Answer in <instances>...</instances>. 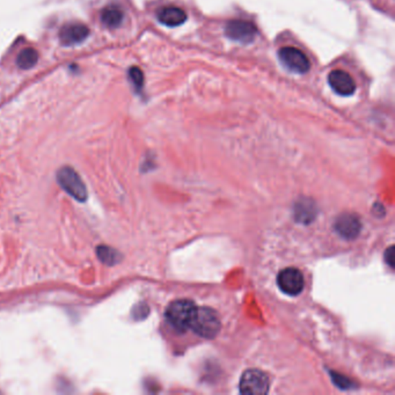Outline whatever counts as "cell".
<instances>
[{"instance_id": "obj_11", "label": "cell", "mask_w": 395, "mask_h": 395, "mask_svg": "<svg viewBox=\"0 0 395 395\" xmlns=\"http://www.w3.org/2000/svg\"><path fill=\"white\" fill-rule=\"evenodd\" d=\"M158 21L166 27H178L187 20V13L176 6H165L157 12Z\"/></svg>"}, {"instance_id": "obj_6", "label": "cell", "mask_w": 395, "mask_h": 395, "mask_svg": "<svg viewBox=\"0 0 395 395\" xmlns=\"http://www.w3.org/2000/svg\"><path fill=\"white\" fill-rule=\"evenodd\" d=\"M257 28L253 22L246 20H231L225 26V35L241 44L253 42L257 37Z\"/></svg>"}, {"instance_id": "obj_12", "label": "cell", "mask_w": 395, "mask_h": 395, "mask_svg": "<svg viewBox=\"0 0 395 395\" xmlns=\"http://www.w3.org/2000/svg\"><path fill=\"white\" fill-rule=\"evenodd\" d=\"M125 19V13L118 5H107L101 11L100 20L106 28L116 29L122 25Z\"/></svg>"}, {"instance_id": "obj_13", "label": "cell", "mask_w": 395, "mask_h": 395, "mask_svg": "<svg viewBox=\"0 0 395 395\" xmlns=\"http://www.w3.org/2000/svg\"><path fill=\"white\" fill-rule=\"evenodd\" d=\"M39 61V53L34 48H26L17 57V66L21 70H29Z\"/></svg>"}, {"instance_id": "obj_7", "label": "cell", "mask_w": 395, "mask_h": 395, "mask_svg": "<svg viewBox=\"0 0 395 395\" xmlns=\"http://www.w3.org/2000/svg\"><path fill=\"white\" fill-rule=\"evenodd\" d=\"M277 284L288 295H298L304 290V276L295 268H285L278 274Z\"/></svg>"}, {"instance_id": "obj_5", "label": "cell", "mask_w": 395, "mask_h": 395, "mask_svg": "<svg viewBox=\"0 0 395 395\" xmlns=\"http://www.w3.org/2000/svg\"><path fill=\"white\" fill-rule=\"evenodd\" d=\"M269 391L267 374L260 370H248L242 374L240 392L242 394L264 395Z\"/></svg>"}, {"instance_id": "obj_8", "label": "cell", "mask_w": 395, "mask_h": 395, "mask_svg": "<svg viewBox=\"0 0 395 395\" xmlns=\"http://www.w3.org/2000/svg\"><path fill=\"white\" fill-rule=\"evenodd\" d=\"M89 36V28L82 22H68L59 30L58 37L65 46H73L84 42Z\"/></svg>"}, {"instance_id": "obj_10", "label": "cell", "mask_w": 395, "mask_h": 395, "mask_svg": "<svg viewBox=\"0 0 395 395\" xmlns=\"http://www.w3.org/2000/svg\"><path fill=\"white\" fill-rule=\"evenodd\" d=\"M362 228L360 218L353 214H343L335 221V231L345 239H355L358 237Z\"/></svg>"}, {"instance_id": "obj_9", "label": "cell", "mask_w": 395, "mask_h": 395, "mask_svg": "<svg viewBox=\"0 0 395 395\" xmlns=\"http://www.w3.org/2000/svg\"><path fill=\"white\" fill-rule=\"evenodd\" d=\"M328 84L336 94L341 96L353 95L356 91V82L348 72L334 70L328 75Z\"/></svg>"}, {"instance_id": "obj_16", "label": "cell", "mask_w": 395, "mask_h": 395, "mask_svg": "<svg viewBox=\"0 0 395 395\" xmlns=\"http://www.w3.org/2000/svg\"><path fill=\"white\" fill-rule=\"evenodd\" d=\"M129 78L131 80L132 85L135 87L137 92H140L143 89V86H144V75H143L142 70L138 68H130L129 70Z\"/></svg>"}, {"instance_id": "obj_3", "label": "cell", "mask_w": 395, "mask_h": 395, "mask_svg": "<svg viewBox=\"0 0 395 395\" xmlns=\"http://www.w3.org/2000/svg\"><path fill=\"white\" fill-rule=\"evenodd\" d=\"M57 181L62 188L78 202L87 200V188L82 178L72 167L65 166L57 172Z\"/></svg>"}, {"instance_id": "obj_17", "label": "cell", "mask_w": 395, "mask_h": 395, "mask_svg": "<svg viewBox=\"0 0 395 395\" xmlns=\"http://www.w3.org/2000/svg\"><path fill=\"white\" fill-rule=\"evenodd\" d=\"M387 257L388 260H389V262H388L389 267H393V261H392V259H393V247H391V248L387 250Z\"/></svg>"}, {"instance_id": "obj_14", "label": "cell", "mask_w": 395, "mask_h": 395, "mask_svg": "<svg viewBox=\"0 0 395 395\" xmlns=\"http://www.w3.org/2000/svg\"><path fill=\"white\" fill-rule=\"evenodd\" d=\"M99 260L107 266H114L121 260V255L118 250L111 248L109 246H99L96 250Z\"/></svg>"}, {"instance_id": "obj_2", "label": "cell", "mask_w": 395, "mask_h": 395, "mask_svg": "<svg viewBox=\"0 0 395 395\" xmlns=\"http://www.w3.org/2000/svg\"><path fill=\"white\" fill-rule=\"evenodd\" d=\"M195 311L196 305L192 300H175L167 307L166 318L175 329L185 331L190 328Z\"/></svg>"}, {"instance_id": "obj_15", "label": "cell", "mask_w": 395, "mask_h": 395, "mask_svg": "<svg viewBox=\"0 0 395 395\" xmlns=\"http://www.w3.org/2000/svg\"><path fill=\"white\" fill-rule=\"evenodd\" d=\"M313 212H315V209L311 202H300V205L295 208V217L303 223L313 221Z\"/></svg>"}, {"instance_id": "obj_1", "label": "cell", "mask_w": 395, "mask_h": 395, "mask_svg": "<svg viewBox=\"0 0 395 395\" xmlns=\"http://www.w3.org/2000/svg\"><path fill=\"white\" fill-rule=\"evenodd\" d=\"M190 329L202 338H212L221 329L218 314L209 307H196Z\"/></svg>"}, {"instance_id": "obj_4", "label": "cell", "mask_w": 395, "mask_h": 395, "mask_svg": "<svg viewBox=\"0 0 395 395\" xmlns=\"http://www.w3.org/2000/svg\"><path fill=\"white\" fill-rule=\"evenodd\" d=\"M278 58L281 61L282 64L291 72L298 73V75H304L306 72L310 71L311 63L310 59L307 58L306 55L303 51L293 48V46H284L281 50L278 51Z\"/></svg>"}]
</instances>
